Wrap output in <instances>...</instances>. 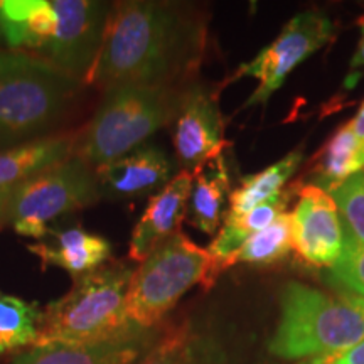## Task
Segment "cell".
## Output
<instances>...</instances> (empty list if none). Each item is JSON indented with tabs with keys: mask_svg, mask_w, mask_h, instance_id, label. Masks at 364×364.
<instances>
[{
	"mask_svg": "<svg viewBox=\"0 0 364 364\" xmlns=\"http://www.w3.org/2000/svg\"><path fill=\"white\" fill-rule=\"evenodd\" d=\"M358 24H359V29H361V38H359L358 49L351 59V71H349V78L346 81V83L351 86L354 85L356 76H359L361 70H364V17H361V19L358 21Z\"/></svg>",
	"mask_w": 364,
	"mask_h": 364,
	"instance_id": "obj_27",
	"label": "cell"
},
{
	"mask_svg": "<svg viewBox=\"0 0 364 364\" xmlns=\"http://www.w3.org/2000/svg\"><path fill=\"white\" fill-rule=\"evenodd\" d=\"M364 171V140L358 139L349 125L336 132L327 144L316 154L312 166L314 184L332 193L349 177Z\"/></svg>",
	"mask_w": 364,
	"mask_h": 364,
	"instance_id": "obj_19",
	"label": "cell"
},
{
	"mask_svg": "<svg viewBox=\"0 0 364 364\" xmlns=\"http://www.w3.org/2000/svg\"><path fill=\"white\" fill-rule=\"evenodd\" d=\"M159 332V327H135L127 334L102 343L33 346L12 364H134L147 351Z\"/></svg>",
	"mask_w": 364,
	"mask_h": 364,
	"instance_id": "obj_14",
	"label": "cell"
},
{
	"mask_svg": "<svg viewBox=\"0 0 364 364\" xmlns=\"http://www.w3.org/2000/svg\"><path fill=\"white\" fill-rule=\"evenodd\" d=\"M93 169L100 199L107 201H129L159 193L172 179L171 159L156 144L140 145Z\"/></svg>",
	"mask_w": 364,
	"mask_h": 364,
	"instance_id": "obj_12",
	"label": "cell"
},
{
	"mask_svg": "<svg viewBox=\"0 0 364 364\" xmlns=\"http://www.w3.org/2000/svg\"><path fill=\"white\" fill-rule=\"evenodd\" d=\"M132 275L130 265L112 262L76 279L70 292L43 311L34 346L102 343L135 329L127 314Z\"/></svg>",
	"mask_w": 364,
	"mask_h": 364,
	"instance_id": "obj_5",
	"label": "cell"
},
{
	"mask_svg": "<svg viewBox=\"0 0 364 364\" xmlns=\"http://www.w3.org/2000/svg\"><path fill=\"white\" fill-rule=\"evenodd\" d=\"M290 199V191H282L279 196L268 199V201L258 204L253 209H250L248 213L241 216H226L223 225L231 228L236 231L240 236H243L245 240H248L250 236L258 233V231L265 230L267 226H270L273 221L277 220L280 215H284L287 204Z\"/></svg>",
	"mask_w": 364,
	"mask_h": 364,
	"instance_id": "obj_26",
	"label": "cell"
},
{
	"mask_svg": "<svg viewBox=\"0 0 364 364\" xmlns=\"http://www.w3.org/2000/svg\"><path fill=\"white\" fill-rule=\"evenodd\" d=\"M46 238L27 245L43 268L56 267L70 273L73 280L98 270L112 258V243L105 236L91 233L81 225L49 230Z\"/></svg>",
	"mask_w": 364,
	"mask_h": 364,
	"instance_id": "obj_15",
	"label": "cell"
},
{
	"mask_svg": "<svg viewBox=\"0 0 364 364\" xmlns=\"http://www.w3.org/2000/svg\"><path fill=\"white\" fill-rule=\"evenodd\" d=\"M302 159V149H297L282 161L272 164L270 167L258 172V174L243 177L238 188L231 191L230 208H228L226 216H241L258 204L279 196L287 181L299 169Z\"/></svg>",
	"mask_w": 364,
	"mask_h": 364,
	"instance_id": "obj_20",
	"label": "cell"
},
{
	"mask_svg": "<svg viewBox=\"0 0 364 364\" xmlns=\"http://www.w3.org/2000/svg\"><path fill=\"white\" fill-rule=\"evenodd\" d=\"M86 88L51 63L0 49V152L68 132Z\"/></svg>",
	"mask_w": 364,
	"mask_h": 364,
	"instance_id": "obj_2",
	"label": "cell"
},
{
	"mask_svg": "<svg viewBox=\"0 0 364 364\" xmlns=\"http://www.w3.org/2000/svg\"><path fill=\"white\" fill-rule=\"evenodd\" d=\"M364 339V299L327 294L289 282L280 294V318L268 351L282 359H312L353 348Z\"/></svg>",
	"mask_w": 364,
	"mask_h": 364,
	"instance_id": "obj_4",
	"label": "cell"
},
{
	"mask_svg": "<svg viewBox=\"0 0 364 364\" xmlns=\"http://www.w3.org/2000/svg\"><path fill=\"white\" fill-rule=\"evenodd\" d=\"M349 125H351L354 135H356L358 139L364 140V102L361 105V108L358 110L356 117H354L353 120L349 122Z\"/></svg>",
	"mask_w": 364,
	"mask_h": 364,
	"instance_id": "obj_28",
	"label": "cell"
},
{
	"mask_svg": "<svg viewBox=\"0 0 364 364\" xmlns=\"http://www.w3.org/2000/svg\"><path fill=\"white\" fill-rule=\"evenodd\" d=\"M208 21L199 7L162 0L112 2L102 49L88 86L193 85L206 49Z\"/></svg>",
	"mask_w": 364,
	"mask_h": 364,
	"instance_id": "obj_1",
	"label": "cell"
},
{
	"mask_svg": "<svg viewBox=\"0 0 364 364\" xmlns=\"http://www.w3.org/2000/svg\"><path fill=\"white\" fill-rule=\"evenodd\" d=\"M294 250L299 260L311 268H331L346 247L339 209L324 189L307 184L300 188L292 213Z\"/></svg>",
	"mask_w": 364,
	"mask_h": 364,
	"instance_id": "obj_10",
	"label": "cell"
},
{
	"mask_svg": "<svg viewBox=\"0 0 364 364\" xmlns=\"http://www.w3.org/2000/svg\"><path fill=\"white\" fill-rule=\"evenodd\" d=\"M78 129L0 152V189L14 188L75 154Z\"/></svg>",
	"mask_w": 364,
	"mask_h": 364,
	"instance_id": "obj_18",
	"label": "cell"
},
{
	"mask_svg": "<svg viewBox=\"0 0 364 364\" xmlns=\"http://www.w3.org/2000/svg\"><path fill=\"white\" fill-rule=\"evenodd\" d=\"M231 177L225 154L208 161L193 174L188 220L196 230L215 235L230 208Z\"/></svg>",
	"mask_w": 364,
	"mask_h": 364,
	"instance_id": "obj_17",
	"label": "cell"
},
{
	"mask_svg": "<svg viewBox=\"0 0 364 364\" xmlns=\"http://www.w3.org/2000/svg\"><path fill=\"white\" fill-rule=\"evenodd\" d=\"M326 282L341 292L364 299V247H344L339 260L327 268Z\"/></svg>",
	"mask_w": 364,
	"mask_h": 364,
	"instance_id": "obj_25",
	"label": "cell"
},
{
	"mask_svg": "<svg viewBox=\"0 0 364 364\" xmlns=\"http://www.w3.org/2000/svg\"><path fill=\"white\" fill-rule=\"evenodd\" d=\"M343 221L346 247H364V171L331 193Z\"/></svg>",
	"mask_w": 364,
	"mask_h": 364,
	"instance_id": "obj_24",
	"label": "cell"
},
{
	"mask_svg": "<svg viewBox=\"0 0 364 364\" xmlns=\"http://www.w3.org/2000/svg\"><path fill=\"white\" fill-rule=\"evenodd\" d=\"M218 277L208 250L177 231L134 270L127 292L129 318L136 327L156 329L193 287L209 290Z\"/></svg>",
	"mask_w": 364,
	"mask_h": 364,
	"instance_id": "obj_6",
	"label": "cell"
},
{
	"mask_svg": "<svg viewBox=\"0 0 364 364\" xmlns=\"http://www.w3.org/2000/svg\"><path fill=\"white\" fill-rule=\"evenodd\" d=\"M174 124V149L181 169L194 174L226 149L225 124L216 95L201 85H191L182 98Z\"/></svg>",
	"mask_w": 364,
	"mask_h": 364,
	"instance_id": "obj_11",
	"label": "cell"
},
{
	"mask_svg": "<svg viewBox=\"0 0 364 364\" xmlns=\"http://www.w3.org/2000/svg\"><path fill=\"white\" fill-rule=\"evenodd\" d=\"M58 31L39 59L88 85L102 49L112 2L105 0H54Z\"/></svg>",
	"mask_w": 364,
	"mask_h": 364,
	"instance_id": "obj_9",
	"label": "cell"
},
{
	"mask_svg": "<svg viewBox=\"0 0 364 364\" xmlns=\"http://www.w3.org/2000/svg\"><path fill=\"white\" fill-rule=\"evenodd\" d=\"M58 22L54 0H0V49L39 58Z\"/></svg>",
	"mask_w": 364,
	"mask_h": 364,
	"instance_id": "obj_16",
	"label": "cell"
},
{
	"mask_svg": "<svg viewBox=\"0 0 364 364\" xmlns=\"http://www.w3.org/2000/svg\"><path fill=\"white\" fill-rule=\"evenodd\" d=\"M12 188H6L0 189V230L6 226V208H7V201H9V194H11Z\"/></svg>",
	"mask_w": 364,
	"mask_h": 364,
	"instance_id": "obj_29",
	"label": "cell"
},
{
	"mask_svg": "<svg viewBox=\"0 0 364 364\" xmlns=\"http://www.w3.org/2000/svg\"><path fill=\"white\" fill-rule=\"evenodd\" d=\"M189 86L118 85L103 90L93 115L78 129L75 156L98 167L147 144L176 120Z\"/></svg>",
	"mask_w": 364,
	"mask_h": 364,
	"instance_id": "obj_3",
	"label": "cell"
},
{
	"mask_svg": "<svg viewBox=\"0 0 364 364\" xmlns=\"http://www.w3.org/2000/svg\"><path fill=\"white\" fill-rule=\"evenodd\" d=\"M100 191L95 169L73 156L14 186L6 208V226L21 236L44 240L56 218L97 204Z\"/></svg>",
	"mask_w": 364,
	"mask_h": 364,
	"instance_id": "obj_7",
	"label": "cell"
},
{
	"mask_svg": "<svg viewBox=\"0 0 364 364\" xmlns=\"http://www.w3.org/2000/svg\"><path fill=\"white\" fill-rule=\"evenodd\" d=\"M43 309L0 290V356L34 346L39 336Z\"/></svg>",
	"mask_w": 364,
	"mask_h": 364,
	"instance_id": "obj_21",
	"label": "cell"
},
{
	"mask_svg": "<svg viewBox=\"0 0 364 364\" xmlns=\"http://www.w3.org/2000/svg\"><path fill=\"white\" fill-rule=\"evenodd\" d=\"M196 332L189 321L161 329L147 351L134 364H193Z\"/></svg>",
	"mask_w": 364,
	"mask_h": 364,
	"instance_id": "obj_23",
	"label": "cell"
},
{
	"mask_svg": "<svg viewBox=\"0 0 364 364\" xmlns=\"http://www.w3.org/2000/svg\"><path fill=\"white\" fill-rule=\"evenodd\" d=\"M294 250V220L292 213H284L267 226L250 236L238 255V263L257 267H270L279 263Z\"/></svg>",
	"mask_w": 364,
	"mask_h": 364,
	"instance_id": "obj_22",
	"label": "cell"
},
{
	"mask_svg": "<svg viewBox=\"0 0 364 364\" xmlns=\"http://www.w3.org/2000/svg\"><path fill=\"white\" fill-rule=\"evenodd\" d=\"M332 36L334 26L324 12L306 11L292 17L282 29L279 38L235 73V80L253 78L258 81V88L253 91L245 107L268 102L284 85L287 76L309 56L331 43Z\"/></svg>",
	"mask_w": 364,
	"mask_h": 364,
	"instance_id": "obj_8",
	"label": "cell"
},
{
	"mask_svg": "<svg viewBox=\"0 0 364 364\" xmlns=\"http://www.w3.org/2000/svg\"><path fill=\"white\" fill-rule=\"evenodd\" d=\"M193 174L181 171L164 188L150 196L144 215L132 231L129 258L142 263L164 240L177 231L188 218Z\"/></svg>",
	"mask_w": 364,
	"mask_h": 364,
	"instance_id": "obj_13",
	"label": "cell"
}]
</instances>
